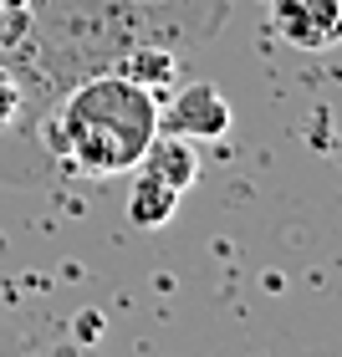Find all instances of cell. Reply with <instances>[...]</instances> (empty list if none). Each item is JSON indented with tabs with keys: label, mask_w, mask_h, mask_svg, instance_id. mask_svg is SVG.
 Here are the masks:
<instances>
[{
	"label": "cell",
	"mask_w": 342,
	"mask_h": 357,
	"mask_svg": "<svg viewBox=\"0 0 342 357\" xmlns=\"http://www.w3.org/2000/svg\"><path fill=\"white\" fill-rule=\"evenodd\" d=\"M154 133H158V97L123 72L82 77L57 112V149L67 153L77 174L92 178L133 174Z\"/></svg>",
	"instance_id": "cell-1"
},
{
	"label": "cell",
	"mask_w": 342,
	"mask_h": 357,
	"mask_svg": "<svg viewBox=\"0 0 342 357\" xmlns=\"http://www.w3.org/2000/svg\"><path fill=\"white\" fill-rule=\"evenodd\" d=\"M158 133H179L189 143H220L230 133V102L209 82L169 87L158 97Z\"/></svg>",
	"instance_id": "cell-2"
},
{
	"label": "cell",
	"mask_w": 342,
	"mask_h": 357,
	"mask_svg": "<svg viewBox=\"0 0 342 357\" xmlns=\"http://www.w3.org/2000/svg\"><path fill=\"white\" fill-rule=\"evenodd\" d=\"M276 36L297 52H327L342 36V0H271Z\"/></svg>",
	"instance_id": "cell-3"
},
{
	"label": "cell",
	"mask_w": 342,
	"mask_h": 357,
	"mask_svg": "<svg viewBox=\"0 0 342 357\" xmlns=\"http://www.w3.org/2000/svg\"><path fill=\"white\" fill-rule=\"evenodd\" d=\"M143 174H154V178H164L169 189L179 194H189L194 184H200V153H194V143L189 138H179V133H154L149 138V149L138 153V164Z\"/></svg>",
	"instance_id": "cell-4"
},
{
	"label": "cell",
	"mask_w": 342,
	"mask_h": 357,
	"mask_svg": "<svg viewBox=\"0 0 342 357\" xmlns=\"http://www.w3.org/2000/svg\"><path fill=\"white\" fill-rule=\"evenodd\" d=\"M179 199H184V194L169 189L164 178L133 169V189H128V225H133V230H164V225L174 220Z\"/></svg>",
	"instance_id": "cell-5"
},
{
	"label": "cell",
	"mask_w": 342,
	"mask_h": 357,
	"mask_svg": "<svg viewBox=\"0 0 342 357\" xmlns=\"http://www.w3.org/2000/svg\"><path fill=\"white\" fill-rule=\"evenodd\" d=\"M112 72L133 77L138 87H149L154 97H164L174 87V77H179V56L169 52V46H133V52H123L118 61H112Z\"/></svg>",
	"instance_id": "cell-6"
},
{
	"label": "cell",
	"mask_w": 342,
	"mask_h": 357,
	"mask_svg": "<svg viewBox=\"0 0 342 357\" xmlns=\"http://www.w3.org/2000/svg\"><path fill=\"white\" fill-rule=\"evenodd\" d=\"M21 107H26V82H21L15 67L0 61V128H10L15 118H21Z\"/></svg>",
	"instance_id": "cell-7"
}]
</instances>
